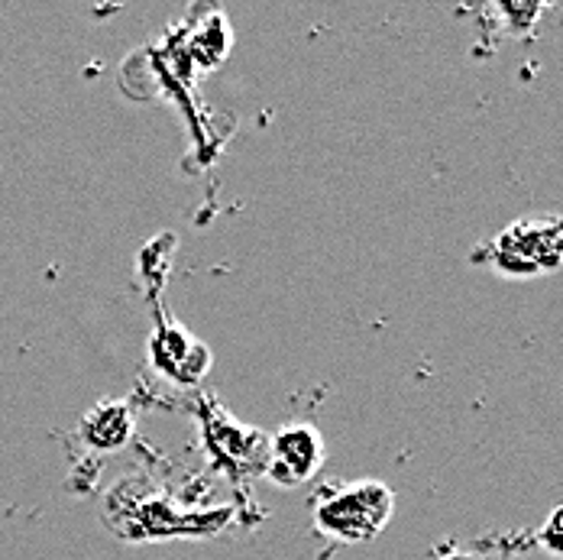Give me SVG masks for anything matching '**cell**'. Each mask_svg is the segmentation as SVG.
Segmentation results:
<instances>
[{
    "label": "cell",
    "instance_id": "1",
    "mask_svg": "<svg viewBox=\"0 0 563 560\" xmlns=\"http://www.w3.org/2000/svg\"><path fill=\"white\" fill-rule=\"evenodd\" d=\"M393 490L373 480L346 483L324 490V496L314 505L318 528L343 545H366L373 541L393 518Z\"/></svg>",
    "mask_w": 563,
    "mask_h": 560
},
{
    "label": "cell",
    "instance_id": "2",
    "mask_svg": "<svg viewBox=\"0 0 563 560\" xmlns=\"http://www.w3.org/2000/svg\"><path fill=\"white\" fill-rule=\"evenodd\" d=\"M489 263L506 276H538L561 266V221L538 218L506 227L486 246Z\"/></svg>",
    "mask_w": 563,
    "mask_h": 560
},
{
    "label": "cell",
    "instance_id": "3",
    "mask_svg": "<svg viewBox=\"0 0 563 560\" xmlns=\"http://www.w3.org/2000/svg\"><path fill=\"white\" fill-rule=\"evenodd\" d=\"M324 463V441L308 425H291L276 435L266 457V473L282 486H301L308 483Z\"/></svg>",
    "mask_w": 563,
    "mask_h": 560
},
{
    "label": "cell",
    "instance_id": "4",
    "mask_svg": "<svg viewBox=\"0 0 563 560\" xmlns=\"http://www.w3.org/2000/svg\"><path fill=\"white\" fill-rule=\"evenodd\" d=\"M81 431H85L88 444H95V448H120V444H126V435H130V415L123 405H101L85 418Z\"/></svg>",
    "mask_w": 563,
    "mask_h": 560
},
{
    "label": "cell",
    "instance_id": "5",
    "mask_svg": "<svg viewBox=\"0 0 563 560\" xmlns=\"http://www.w3.org/2000/svg\"><path fill=\"white\" fill-rule=\"evenodd\" d=\"M558 528H561V508H554V515H551V521H548V551L551 554H561V538H558Z\"/></svg>",
    "mask_w": 563,
    "mask_h": 560
},
{
    "label": "cell",
    "instance_id": "6",
    "mask_svg": "<svg viewBox=\"0 0 563 560\" xmlns=\"http://www.w3.org/2000/svg\"><path fill=\"white\" fill-rule=\"evenodd\" d=\"M453 560H466V558H453Z\"/></svg>",
    "mask_w": 563,
    "mask_h": 560
}]
</instances>
